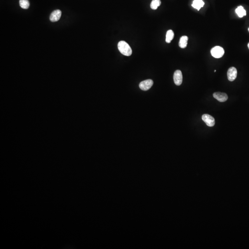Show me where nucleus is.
I'll return each instance as SVG.
<instances>
[{
	"instance_id": "nucleus-1",
	"label": "nucleus",
	"mask_w": 249,
	"mask_h": 249,
	"mask_svg": "<svg viewBox=\"0 0 249 249\" xmlns=\"http://www.w3.org/2000/svg\"><path fill=\"white\" fill-rule=\"evenodd\" d=\"M118 48L120 52L125 56H130L132 54V50L131 47L125 41L119 42L118 44Z\"/></svg>"
},
{
	"instance_id": "nucleus-2",
	"label": "nucleus",
	"mask_w": 249,
	"mask_h": 249,
	"mask_svg": "<svg viewBox=\"0 0 249 249\" xmlns=\"http://www.w3.org/2000/svg\"><path fill=\"white\" fill-rule=\"evenodd\" d=\"M225 51L223 48L220 46H215L211 50V54L212 56L215 58H220L222 57L224 55Z\"/></svg>"
},
{
	"instance_id": "nucleus-3",
	"label": "nucleus",
	"mask_w": 249,
	"mask_h": 249,
	"mask_svg": "<svg viewBox=\"0 0 249 249\" xmlns=\"http://www.w3.org/2000/svg\"><path fill=\"white\" fill-rule=\"evenodd\" d=\"M202 120L208 126L212 127L215 124V120L214 117L208 114H204L202 117Z\"/></svg>"
},
{
	"instance_id": "nucleus-4",
	"label": "nucleus",
	"mask_w": 249,
	"mask_h": 249,
	"mask_svg": "<svg viewBox=\"0 0 249 249\" xmlns=\"http://www.w3.org/2000/svg\"><path fill=\"white\" fill-rule=\"evenodd\" d=\"M153 85V81L152 79H147L142 81L140 83L139 86L142 90L144 91L148 90L152 87Z\"/></svg>"
},
{
	"instance_id": "nucleus-5",
	"label": "nucleus",
	"mask_w": 249,
	"mask_h": 249,
	"mask_svg": "<svg viewBox=\"0 0 249 249\" xmlns=\"http://www.w3.org/2000/svg\"><path fill=\"white\" fill-rule=\"evenodd\" d=\"M173 80L176 86H180L183 81V76L181 71H176L173 75Z\"/></svg>"
},
{
	"instance_id": "nucleus-6",
	"label": "nucleus",
	"mask_w": 249,
	"mask_h": 249,
	"mask_svg": "<svg viewBox=\"0 0 249 249\" xmlns=\"http://www.w3.org/2000/svg\"><path fill=\"white\" fill-rule=\"evenodd\" d=\"M227 78L230 81H233L236 79L237 76V70L234 67H231L227 71Z\"/></svg>"
},
{
	"instance_id": "nucleus-7",
	"label": "nucleus",
	"mask_w": 249,
	"mask_h": 249,
	"mask_svg": "<svg viewBox=\"0 0 249 249\" xmlns=\"http://www.w3.org/2000/svg\"><path fill=\"white\" fill-rule=\"evenodd\" d=\"M213 97L220 102H225L228 99V95L226 93L220 92L214 93Z\"/></svg>"
},
{
	"instance_id": "nucleus-8",
	"label": "nucleus",
	"mask_w": 249,
	"mask_h": 249,
	"mask_svg": "<svg viewBox=\"0 0 249 249\" xmlns=\"http://www.w3.org/2000/svg\"><path fill=\"white\" fill-rule=\"evenodd\" d=\"M62 16V12L60 10L57 9L52 13L50 16V19L52 22H55L58 21Z\"/></svg>"
},
{
	"instance_id": "nucleus-9",
	"label": "nucleus",
	"mask_w": 249,
	"mask_h": 249,
	"mask_svg": "<svg viewBox=\"0 0 249 249\" xmlns=\"http://www.w3.org/2000/svg\"><path fill=\"white\" fill-rule=\"evenodd\" d=\"M204 5V3L203 0H194L191 6L193 8L199 11L201 8L203 7Z\"/></svg>"
},
{
	"instance_id": "nucleus-10",
	"label": "nucleus",
	"mask_w": 249,
	"mask_h": 249,
	"mask_svg": "<svg viewBox=\"0 0 249 249\" xmlns=\"http://www.w3.org/2000/svg\"><path fill=\"white\" fill-rule=\"evenodd\" d=\"M188 40V37L187 36H182L180 40L179 46L182 48H186L187 45Z\"/></svg>"
},
{
	"instance_id": "nucleus-11",
	"label": "nucleus",
	"mask_w": 249,
	"mask_h": 249,
	"mask_svg": "<svg viewBox=\"0 0 249 249\" xmlns=\"http://www.w3.org/2000/svg\"><path fill=\"white\" fill-rule=\"evenodd\" d=\"M236 13L240 18H242L243 17L246 15V12L242 6H238L237 9L235 10Z\"/></svg>"
},
{
	"instance_id": "nucleus-12",
	"label": "nucleus",
	"mask_w": 249,
	"mask_h": 249,
	"mask_svg": "<svg viewBox=\"0 0 249 249\" xmlns=\"http://www.w3.org/2000/svg\"><path fill=\"white\" fill-rule=\"evenodd\" d=\"M174 37V33L172 30H168L166 34V42L170 43Z\"/></svg>"
},
{
	"instance_id": "nucleus-13",
	"label": "nucleus",
	"mask_w": 249,
	"mask_h": 249,
	"mask_svg": "<svg viewBox=\"0 0 249 249\" xmlns=\"http://www.w3.org/2000/svg\"><path fill=\"white\" fill-rule=\"evenodd\" d=\"M161 4V1L160 0H152V3L150 4V8H152V9L156 10Z\"/></svg>"
},
{
	"instance_id": "nucleus-14",
	"label": "nucleus",
	"mask_w": 249,
	"mask_h": 249,
	"mask_svg": "<svg viewBox=\"0 0 249 249\" xmlns=\"http://www.w3.org/2000/svg\"><path fill=\"white\" fill-rule=\"evenodd\" d=\"M20 5L23 9H27L30 6V3L28 0H20Z\"/></svg>"
},
{
	"instance_id": "nucleus-15",
	"label": "nucleus",
	"mask_w": 249,
	"mask_h": 249,
	"mask_svg": "<svg viewBox=\"0 0 249 249\" xmlns=\"http://www.w3.org/2000/svg\"><path fill=\"white\" fill-rule=\"evenodd\" d=\"M248 48H249V43H248Z\"/></svg>"
},
{
	"instance_id": "nucleus-16",
	"label": "nucleus",
	"mask_w": 249,
	"mask_h": 249,
	"mask_svg": "<svg viewBox=\"0 0 249 249\" xmlns=\"http://www.w3.org/2000/svg\"><path fill=\"white\" fill-rule=\"evenodd\" d=\"M248 31H249V29H248Z\"/></svg>"
}]
</instances>
